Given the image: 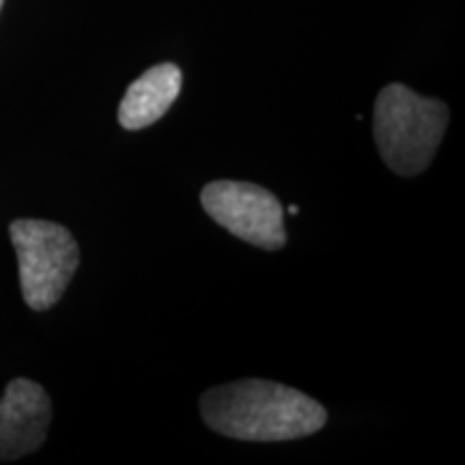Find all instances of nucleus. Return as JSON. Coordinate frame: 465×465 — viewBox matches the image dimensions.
<instances>
[{"instance_id": "1", "label": "nucleus", "mask_w": 465, "mask_h": 465, "mask_svg": "<svg viewBox=\"0 0 465 465\" xmlns=\"http://www.w3.org/2000/svg\"><path fill=\"white\" fill-rule=\"evenodd\" d=\"M209 429L242 441H287L322 431L328 411L295 388L242 380L209 388L201 397Z\"/></svg>"}, {"instance_id": "2", "label": "nucleus", "mask_w": 465, "mask_h": 465, "mask_svg": "<svg viewBox=\"0 0 465 465\" xmlns=\"http://www.w3.org/2000/svg\"><path fill=\"white\" fill-rule=\"evenodd\" d=\"M449 106L405 84H388L375 102L373 134L383 162L401 177L427 171L449 127Z\"/></svg>"}, {"instance_id": "3", "label": "nucleus", "mask_w": 465, "mask_h": 465, "mask_svg": "<svg viewBox=\"0 0 465 465\" xmlns=\"http://www.w3.org/2000/svg\"><path fill=\"white\" fill-rule=\"evenodd\" d=\"M25 302L33 311H48L61 300L78 270L80 250L65 226L22 218L9 226Z\"/></svg>"}, {"instance_id": "4", "label": "nucleus", "mask_w": 465, "mask_h": 465, "mask_svg": "<svg viewBox=\"0 0 465 465\" xmlns=\"http://www.w3.org/2000/svg\"><path fill=\"white\" fill-rule=\"evenodd\" d=\"M201 203L213 223L252 246L281 250L287 243L281 201L261 185L220 179L203 188Z\"/></svg>"}, {"instance_id": "5", "label": "nucleus", "mask_w": 465, "mask_h": 465, "mask_svg": "<svg viewBox=\"0 0 465 465\" xmlns=\"http://www.w3.org/2000/svg\"><path fill=\"white\" fill-rule=\"evenodd\" d=\"M50 418V397L39 383L11 381L0 399V461H15L37 450L48 435Z\"/></svg>"}, {"instance_id": "6", "label": "nucleus", "mask_w": 465, "mask_h": 465, "mask_svg": "<svg viewBox=\"0 0 465 465\" xmlns=\"http://www.w3.org/2000/svg\"><path fill=\"white\" fill-rule=\"evenodd\" d=\"M182 84V69L173 63L151 67L125 91L119 106V124L132 132L153 125L177 100Z\"/></svg>"}, {"instance_id": "7", "label": "nucleus", "mask_w": 465, "mask_h": 465, "mask_svg": "<svg viewBox=\"0 0 465 465\" xmlns=\"http://www.w3.org/2000/svg\"><path fill=\"white\" fill-rule=\"evenodd\" d=\"M298 212H300L298 205H291V207H289V213H298Z\"/></svg>"}, {"instance_id": "8", "label": "nucleus", "mask_w": 465, "mask_h": 465, "mask_svg": "<svg viewBox=\"0 0 465 465\" xmlns=\"http://www.w3.org/2000/svg\"><path fill=\"white\" fill-rule=\"evenodd\" d=\"M0 7H3V0H0Z\"/></svg>"}]
</instances>
